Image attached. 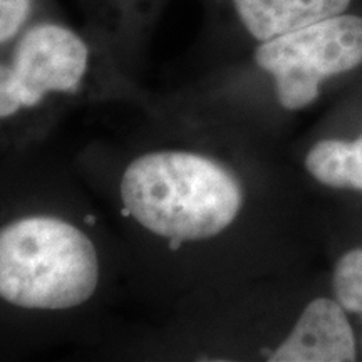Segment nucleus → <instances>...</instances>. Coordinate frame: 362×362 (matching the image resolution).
Here are the masks:
<instances>
[{
  "instance_id": "obj_4",
  "label": "nucleus",
  "mask_w": 362,
  "mask_h": 362,
  "mask_svg": "<svg viewBox=\"0 0 362 362\" xmlns=\"http://www.w3.org/2000/svg\"><path fill=\"white\" fill-rule=\"evenodd\" d=\"M253 61L274 81L285 111L305 110L325 79L362 64V17L341 13L259 42Z\"/></svg>"
},
{
  "instance_id": "obj_5",
  "label": "nucleus",
  "mask_w": 362,
  "mask_h": 362,
  "mask_svg": "<svg viewBox=\"0 0 362 362\" xmlns=\"http://www.w3.org/2000/svg\"><path fill=\"white\" fill-rule=\"evenodd\" d=\"M260 354L270 362H351L357 357V342L344 307L336 298L317 297L287 336Z\"/></svg>"
},
{
  "instance_id": "obj_2",
  "label": "nucleus",
  "mask_w": 362,
  "mask_h": 362,
  "mask_svg": "<svg viewBox=\"0 0 362 362\" xmlns=\"http://www.w3.org/2000/svg\"><path fill=\"white\" fill-rule=\"evenodd\" d=\"M98 240L62 211L22 215L0 228V298L45 315L74 314L101 292Z\"/></svg>"
},
{
  "instance_id": "obj_3",
  "label": "nucleus",
  "mask_w": 362,
  "mask_h": 362,
  "mask_svg": "<svg viewBox=\"0 0 362 362\" xmlns=\"http://www.w3.org/2000/svg\"><path fill=\"white\" fill-rule=\"evenodd\" d=\"M88 40L64 22L33 21L0 59V121L79 99L93 78Z\"/></svg>"
},
{
  "instance_id": "obj_8",
  "label": "nucleus",
  "mask_w": 362,
  "mask_h": 362,
  "mask_svg": "<svg viewBox=\"0 0 362 362\" xmlns=\"http://www.w3.org/2000/svg\"><path fill=\"white\" fill-rule=\"evenodd\" d=\"M332 287L334 297L347 314L362 315V248H352L339 259Z\"/></svg>"
},
{
  "instance_id": "obj_1",
  "label": "nucleus",
  "mask_w": 362,
  "mask_h": 362,
  "mask_svg": "<svg viewBox=\"0 0 362 362\" xmlns=\"http://www.w3.org/2000/svg\"><path fill=\"white\" fill-rule=\"evenodd\" d=\"M116 198L134 228L180 252L228 232L242 215L245 189L218 158L187 144H158L129 158Z\"/></svg>"
},
{
  "instance_id": "obj_9",
  "label": "nucleus",
  "mask_w": 362,
  "mask_h": 362,
  "mask_svg": "<svg viewBox=\"0 0 362 362\" xmlns=\"http://www.w3.org/2000/svg\"><path fill=\"white\" fill-rule=\"evenodd\" d=\"M34 0H0V45H8L33 22Z\"/></svg>"
},
{
  "instance_id": "obj_7",
  "label": "nucleus",
  "mask_w": 362,
  "mask_h": 362,
  "mask_svg": "<svg viewBox=\"0 0 362 362\" xmlns=\"http://www.w3.org/2000/svg\"><path fill=\"white\" fill-rule=\"evenodd\" d=\"M305 171L329 188L362 192V136L356 141L322 139L307 151Z\"/></svg>"
},
{
  "instance_id": "obj_6",
  "label": "nucleus",
  "mask_w": 362,
  "mask_h": 362,
  "mask_svg": "<svg viewBox=\"0 0 362 362\" xmlns=\"http://www.w3.org/2000/svg\"><path fill=\"white\" fill-rule=\"evenodd\" d=\"M245 30L257 42L341 16L351 0H232Z\"/></svg>"
}]
</instances>
